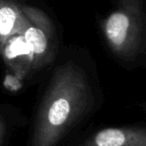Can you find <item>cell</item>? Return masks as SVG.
Wrapping results in <instances>:
<instances>
[{
    "mask_svg": "<svg viewBox=\"0 0 146 146\" xmlns=\"http://www.w3.org/2000/svg\"><path fill=\"white\" fill-rule=\"evenodd\" d=\"M85 73L72 61L57 67L40 104L31 146H56L89 105Z\"/></svg>",
    "mask_w": 146,
    "mask_h": 146,
    "instance_id": "cell-1",
    "label": "cell"
},
{
    "mask_svg": "<svg viewBox=\"0 0 146 146\" xmlns=\"http://www.w3.org/2000/svg\"><path fill=\"white\" fill-rule=\"evenodd\" d=\"M142 5V0H118L116 8L102 20L104 38L121 59L130 60L143 48L146 21Z\"/></svg>",
    "mask_w": 146,
    "mask_h": 146,
    "instance_id": "cell-2",
    "label": "cell"
},
{
    "mask_svg": "<svg viewBox=\"0 0 146 146\" xmlns=\"http://www.w3.org/2000/svg\"><path fill=\"white\" fill-rule=\"evenodd\" d=\"M22 10L29 25L23 32L33 57L32 69H39L51 61L54 53V29L49 16L41 9L24 5Z\"/></svg>",
    "mask_w": 146,
    "mask_h": 146,
    "instance_id": "cell-3",
    "label": "cell"
},
{
    "mask_svg": "<svg viewBox=\"0 0 146 146\" xmlns=\"http://www.w3.org/2000/svg\"><path fill=\"white\" fill-rule=\"evenodd\" d=\"M80 146H146V128H104Z\"/></svg>",
    "mask_w": 146,
    "mask_h": 146,
    "instance_id": "cell-4",
    "label": "cell"
},
{
    "mask_svg": "<svg viewBox=\"0 0 146 146\" xmlns=\"http://www.w3.org/2000/svg\"><path fill=\"white\" fill-rule=\"evenodd\" d=\"M28 25L22 6L14 0H0V51L10 38L22 35Z\"/></svg>",
    "mask_w": 146,
    "mask_h": 146,
    "instance_id": "cell-5",
    "label": "cell"
},
{
    "mask_svg": "<svg viewBox=\"0 0 146 146\" xmlns=\"http://www.w3.org/2000/svg\"><path fill=\"white\" fill-rule=\"evenodd\" d=\"M0 55L11 72L21 79L32 69V53L23 35H16L9 39L0 51Z\"/></svg>",
    "mask_w": 146,
    "mask_h": 146,
    "instance_id": "cell-6",
    "label": "cell"
},
{
    "mask_svg": "<svg viewBox=\"0 0 146 146\" xmlns=\"http://www.w3.org/2000/svg\"><path fill=\"white\" fill-rule=\"evenodd\" d=\"M22 80L23 79L15 75L14 73L9 72L5 75L4 80H3V85L8 91L17 92L22 87Z\"/></svg>",
    "mask_w": 146,
    "mask_h": 146,
    "instance_id": "cell-7",
    "label": "cell"
},
{
    "mask_svg": "<svg viewBox=\"0 0 146 146\" xmlns=\"http://www.w3.org/2000/svg\"><path fill=\"white\" fill-rule=\"evenodd\" d=\"M5 132H6V126H5V121L2 114L0 112V146L2 145L3 140H4Z\"/></svg>",
    "mask_w": 146,
    "mask_h": 146,
    "instance_id": "cell-8",
    "label": "cell"
}]
</instances>
